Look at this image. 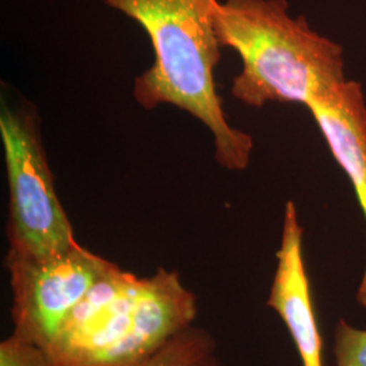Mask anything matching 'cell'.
Returning <instances> with one entry per match:
<instances>
[{
  "instance_id": "4",
  "label": "cell",
  "mask_w": 366,
  "mask_h": 366,
  "mask_svg": "<svg viewBox=\"0 0 366 366\" xmlns=\"http://www.w3.org/2000/svg\"><path fill=\"white\" fill-rule=\"evenodd\" d=\"M114 266L80 244L51 258L7 251L15 337L46 349L92 285Z\"/></svg>"
},
{
  "instance_id": "5",
  "label": "cell",
  "mask_w": 366,
  "mask_h": 366,
  "mask_svg": "<svg viewBox=\"0 0 366 366\" xmlns=\"http://www.w3.org/2000/svg\"><path fill=\"white\" fill-rule=\"evenodd\" d=\"M143 278L114 266L102 275L45 349L56 366H94L131 328Z\"/></svg>"
},
{
  "instance_id": "2",
  "label": "cell",
  "mask_w": 366,
  "mask_h": 366,
  "mask_svg": "<svg viewBox=\"0 0 366 366\" xmlns=\"http://www.w3.org/2000/svg\"><path fill=\"white\" fill-rule=\"evenodd\" d=\"M213 21L220 45L242 60L231 94L243 105L307 107L347 80L343 48L289 13L288 0H217Z\"/></svg>"
},
{
  "instance_id": "10",
  "label": "cell",
  "mask_w": 366,
  "mask_h": 366,
  "mask_svg": "<svg viewBox=\"0 0 366 366\" xmlns=\"http://www.w3.org/2000/svg\"><path fill=\"white\" fill-rule=\"evenodd\" d=\"M335 366H366V330L340 319L334 332Z\"/></svg>"
},
{
  "instance_id": "11",
  "label": "cell",
  "mask_w": 366,
  "mask_h": 366,
  "mask_svg": "<svg viewBox=\"0 0 366 366\" xmlns=\"http://www.w3.org/2000/svg\"><path fill=\"white\" fill-rule=\"evenodd\" d=\"M0 366H56L44 347L11 334L0 343Z\"/></svg>"
},
{
  "instance_id": "9",
  "label": "cell",
  "mask_w": 366,
  "mask_h": 366,
  "mask_svg": "<svg viewBox=\"0 0 366 366\" xmlns=\"http://www.w3.org/2000/svg\"><path fill=\"white\" fill-rule=\"evenodd\" d=\"M139 366H222V361L214 337L205 328L192 326Z\"/></svg>"
},
{
  "instance_id": "8",
  "label": "cell",
  "mask_w": 366,
  "mask_h": 366,
  "mask_svg": "<svg viewBox=\"0 0 366 366\" xmlns=\"http://www.w3.org/2000/svg\"><path fill=\"white\" fill-rule=\"evenodd\" d=\"M331 155L353 184L366 220V99L361 83L346 80L307 106ZM366 308V267L355 295Z\"/></svg>"
},
{
  "instance_id": "3",
  "label": "cell",
  "mask_w": 366,
  "mask_h": 366,
  "mask_svg": "<svg viewBox=\"0 0 366 366\" xmlns=\"http://www.w3.org/2000/svg\"><path fill=\"white\" fill-rule=\"evenodd\" d=\"M0 139L9 184V249L42 259L74 249L79 243L54 189L36 107L3 102Z\"/></svg>"
},
{
  "instance_id": "1",
  "label": "cell",
  "mask_w": 366,
  "mask_h": 366,
  "mask_svg": "<svg viewBox=\"0 0 366 366\" xmlns=\"http://www.w3.org/2000/svg\"><path fill=\"white\" fill-rule=\"evenodd\" d=\"M102 1L143 27L151 41L154 64L134 80L136 102L147 110L171 105L189 113L209 131L222 169L246 170L254 140L229 124L216 89L222 48L213 21L217 0Z\"/></svg>"
},
{
  "instance_id": "6",
  "label": "cell",
  "mask_w": 366,
  "mask_h": 366,
  "mask_svg": "<svg viewBox=\"0 0 366 366\" xmlns=\"http://www.w3.org/2000/svg\"><path fill=\"white\" fill-rule=\"evenodd\" d=\"M198 308L194 293L175 270L159 267L143 278L131 328L94 366H139L171 340L193 326Z\"/></svg>"
},
{
  "instance_id": "7",
  "label": "cell",
  "mask_w": 366,
  "mask_h": 366,
  "mask_svg": "<svg viewBox=\"0 0 366 366\" xmlns=\"http://www.w3.org/2000/svg\"><path fill=\"white\" fill-rule=\"evenodd\" d=\"M304 228L297 208L288 201L277 251L273 284L266 305L278 315L295 342L302 366H325L323 337L317 326L310 278L302 254Z\"/></svg>"
}]
</instances>
